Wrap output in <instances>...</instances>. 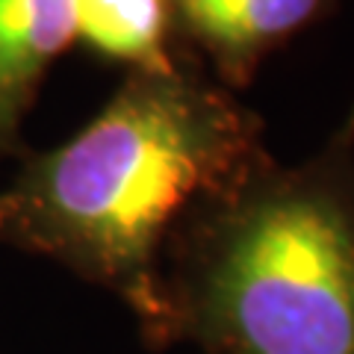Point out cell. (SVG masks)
<instances>
[{
	"label": "cell",
	"mask_w": 354,
	"mask_h": 354,
	"mask_svg": "<svg viewBox=\"0 0 354 354\" xmlns=\"http://www.w3.org/2000/svg\"><path fill=\"white\" fill-rule=\"evenodd\" d=\"M74 41L124 74H171L183 65L171 0H74Z\"/></svg>",
	"instance_id": "5"
},
{
	"label": "cell",
	"mask_w": 354,
	"mask_h": 354,
	"mask_svg": "<svg viewBox=\"0 0 354 354\" xmlns=\"http://www.w3.org/2000/svg\"><path fill=\"white\" fill-rule=\"evenodd\" d=\"M71 44L74 0H0V162L21 153L39 88Z\"/></svg>",
	"instance_id": "4"
},
{
	"label": "cell",
	"mask_w": 354,
	"mask_h": 354,
	"mask_svg": "<svg viewBox=\"0 0 354 354\" xmlns=\"http://www.w3.org/2000/svg\"><path fill=\"white\" fill-rule=\"evenodd\" d=\"M177 41L207 62L218 86L239 95L263 62L342 0H171Z\"/></svg>",
	"instance_id": "3"
},
{
	"label": "cell",
	"mask_w": 354,
	"mask_h": 354,
	"mask_svg": "<svg viewBox=\"0 0 354 354\" xmlns=\"http://www.w3.org/2000/svg\"><path fill=\"white\" fill-rule=\"evenodd\" d=\"M266 153L263 118L201 68L124 74L80 130L21 160L0 189V242L109 292L169 348L162 254L177 221Z\"/></svg>",
	"instance_id": "1"
},
{
	"label": "cell",
	"mask_w": 354,
	"mask_h": 354,
	"mask_svg": "<svg viewBox=\"0 0 354 354\" xmlns=\"http://www.w3.org/2000/svg\"><path fill=\"white\" fill-rule=\"evenodd\" d=\"M171 346L354 354V104L313 153L272 151L177 221L162 254Z\"/></svg>",
	"instance_id": "2"
}]
</instances>
